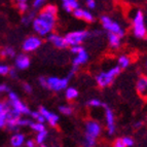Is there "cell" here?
I'll return each instance as SVG.
<instances>
[{"label":"cell","mask_w":147,"mask_h":147,"mask_svg":"<svg viewBox=\"0 0 147 147\" xmlns=\"http://www.w3.org/2000/svg\"><path fill=\"white\" fill-rule=\"evenodd\" d=\"M56 22L57 16L49 13V12L41 9L37 13L34 21L32 22V27H33V30L35 31L37 36H49L56 26Z\"/></svg>","instance_id":"cell-1"},{"label":"cell","mask_w":147,"mask_h":147,"mask_svg":"<svg viewBox=\"0 0 147 147\" xmlns=\"http://www.w3.org/2000/svg\"><path fill=\"white\" fill-rule=\"evenodd\" d=\"M102 132V127L97 120L88 119L84 125V147H94L97 142V138Z\"/></svg>","instance_id":"cell-2"},{"label":"cell","mask_w":147,"mask_h":147,"mask_svg":"<svg viewBox=\"0 0 147 147\" xmlns=\"http://www.w3.org/2000/svg\"><path fill=\"white\" fill-rule=\"evenodd\" d=\"M120 70L121 69L118 66H114L107 71L100 72L98 75L96 76V82L100 88H107L117 77L118 74L120 73Z\"/></svg>","instance_id":"cell-3"},{"label":"cell","mask_w":147,"mask_h":147,"mask_svg":"<svg viewBox=\"0 0 147 147\" xmlns=\"http://www.w3.org/2000/svg\"><path fill=\"white\" fill-rule=\"evenodd\" d=\"M9 104L10 109L17 111L18 113H20L21 115H30L31 110L29 109L26 104L19 98V96L16 92L9 91L7 93V100H6Z\"/></svg>","instance_id":"cell-4"},{"label":"cell","mask_w":147,"mask_h":147,"mask_svg":"<svg viewBox=\"0 0 147 147\" xmlns=\"http://www.w3.org/2000/svg\"><path fill=\"white\" fill-rule=\"evenodd\" d=\"M132 27H133V34L136 38H144L147 34V29L145 26V19L144 15L141 10H137L132 20Z\"/></svg>","instance_id":"cell-5"},{"label":"cell","mask_w":147,"mask_h":147,"mask_svg":"<svg viewBox=\"0 0 147 147\" xmlns=\"http://www.w3.org/2000/svg\"><path fill=\"white\" fill-rule=\"evenodd\" d=\"M91 36V32L88 30H77V31H72L67 33L65 37L67 47H79L86 39H88Z\"/></svg>","instance_id":"cell-6"},{"label":"cell","mask_w":147,"mask_h":147,"mask_svg":"<svg viewBox=\"0 0 147 147\" xmlns=\"http://www.w3.org/2000/svg\"><path fill=\"white\" fill-rule=\"evenodd\" d=\"M101 24L103 26V28L108 31V33H112V34H116L123 38L125 34V31L121 26L119 25V23L114 21L113 19H111L110 17L108 16H102L100 18Z\"/></svg>","instance_id":"cell-7"},{"label":"cell","mask_w":147,"mask_h":147,"mask_svg":"<svg viewBox=\"0 0 147 147\" xmlns=\"http://www.w3.org/2000/svg\"><path fill=\"white\" fill-rule=\"evenodd\" d=\"M69 79L67 77H58V76H51L47 77V88L53 92H61L68 88Z\"/></svg>","instance_id":"cell-8"},{"label":"cell","mask_w":147,"mask_h":147,"mask_svg":"<svg viewBox=\"0 0 147 147\" xmlns=\"http://www.w3.org/2000/svg\"><path fill=\"white\" fill-rule=\"evenodd\" d=\"M42 44V39L37 35H31L24 40L22 49L25 53H33L39 49Z\"/></svg>","instance_id":"cell-9"},{"label":"cell","mask_w":147,"mask_h":147,"mask_svg":"<svg viewBox=\"0 0 147 147\" xmlns=\"http://www.w3.org/2000/svg\"><path fill=\"white\" fill-rule=\"evenodd\" d=\"M105 108V121H106V127L109 135H113L116 131V123H115V116L114 113L108 106H104Z\"/></svg>","instance_id":"cell-10"},{"label":"cell","mask_w":147,"mask_h":147,"mask_svg":"<svg viewBox=\"0 0 147 147\" xmlns=\"http://www.w3.org/2000/svg\"><path fill=\"white\" fill-rule=\"evenodd\" d=\"M88 54L86 53V49L81 51L79 54L76 55V57L73 59V61H72V69H71L72 73L75 74L76 71L79 69V67L81 65L86 64L88 62Z\"/></svg>","instance_id":"cell-11"},{"label":"cell","mask_w":147,"mask_h":147,"mask_svg":"<svg viewBox=\"0 0 147 147\" xmlns=\"http://www.w3.org/2000/svg\"><path fill=\"white\" fill-rule=\"evenodd\" d=\"M42 116H43L44 120L49 123L51 127H56L59 123V115H57L56 113L52 112V111H49V109H47L45 107H40L39 110Z\"/></svg>","instance_id":"cell-12"},{"label":"cell","mask_w":147,"mask_h":147,"mask_svg":"<svg viewBox=\"0 0 147 147\" xmlns=\"http://www.w3.org/2000/svg\"><path fill=\"white\" fill-rule=\"evenodd\" d=\"M31 60L27 54H20L17 55L15 58V68L19 70H25L30 67Z\"/></svg>","instance_id":"cell-13"},{"label":"cell","mask_w":147,"mask_h":147,"mask_svg":"<svg viewBox=\"0 0 147 147\" xmlns=\"http://www.w3.org/2000/svg\"><path fill=\"white\" fill-rule=\"evenodd\" d=\"M10 107L6 100L0 101V129L5 127L7 123L8 113H9Z\"/></svg>","instance_id":"cell-14"},{"label":"cell","mask_w":147,"mask_h":147,"mask_svg":"<svg viewBox=\"0 0 147 147\" xmlns=\"http://www.w3.org/2000/svg\"><path fill=\"white\" fill-rule=\"evenodd\" d=\"M72 13H73V16L75 18L80 19V20H84V22H86V23H92V22H94V20H95L94 15L88 9H86V8L79 7V8H77V9L74 10Z\"/></svg>","instance_id":"cell-15"},{"label":"cell","mask_w":147,"mask_h":147,"mask_svg":"<svg viewBox=\"0 0 147 147\" xmlns=\"http://www.w3.org/2000/svg\"><path fill=\"white\" fill-rule=\"evenodd\" d=\"M47 40H49L54 47H56L57 49H65V47H67L65 37L57 34V33H51V34L47 36Z\"/></svg>","instance_id":"cell-16"},{"label":"cell","mask_w":147,"mask_h":147,"mask_svg":"<svg viewBox=\"0 0 147 147\" xmlns=\"http://www.w3.org/2000/svg\"><path fill=\"white\" fill-rule=\"evenodd\" d=\"M25 142H26L25 135L23 133H20V132L13 133L9 140V143L12 147H23Z\"/></svg>","instance_id":"cell-17"},{"label":"cell","mask_w":147,"mask_h":147,"mask_svg":"<svg viewBox=\"0 0 147 147\" xmlns=\"http://www.w3.org/2000/svg\"><path fill=\"white\" fill-rule=\"evenodd\" d=\"M62 7L67 12H73L75 9L80 7V4L77 0H63L62 1Z\"/></svg>","instance_id":"cell-18"},{"label":"cell","mask_w":147,"mask_h":147,"mask_svg":"<svg viewBox=\"0 0 147 147\" xmlns=\"http://www.w3.org/2000/svg\"><path fill=\"white\" fill-rule=\"evenodd\" d=\"M136 91L139 95L147 96V80L145 76L139 77L136 82Z\"/></svg>","instance_id":"cell-19"},{"label":"cell","mask_w":147,"mask_h":147,"mask_svg":"<svg viewBox=\"0 0 147 147\" xmlns=\"http://www.w3.org/2000/svg\"><path fill=\"white\" fill-rule=\"evenodd\" d=\"M108 43L110 45L112 49H118L121 45V38L118 35L112 34V33H108L107 34Z\"/></svg>","instance_id":"cell-20"},{"label":"cell","mask_w":147,"mask_h":147,"mask_svg":"<svg viewBox=\"0 0 147 147\" xmlns=\"http://www.w3.org/2000/svg\"><path fill=\"white\" fill-rule=\"evenodd\" d=\"M131 62H132V60L130 57L127 55H121L117 59V66L120 69H127L131 65Z\"/></svg>","instance_id":"cell-21"},{"label":"cell","mask_w":147,"mask_h":147,"mask_svg":"<svg viewBox=\"0 0 147 147\" xmlns=\"http://www.w3.org/2000/svg\"><path fill=\"white\" fill-rule=\"evenodd\" d=\"M0 55H1L3 58H6V59H12V58H16L17 52H16V49H13V47H5L0 51Z\"/></svg>","instance_id":"cell-22"},{"label":"cell","mask_w":147,"mask_h":147,"mask_svg":"<svg viewBox=\"0 0 147 147\" xmlns=\"http://www.w3.org/2000/svg\"><path fill=\"white\" fill-rule=\"evenodd\" d=\"M37 13L36 11L32 9H29V11H27L26 13H24L22 17V23L25 25H29V24H32V22L34 21V19L36 18Z\"/></svg>","instance_id":"cell-23"},{"label":"cell","mask_w":147,"mask_h":147,"mask_svg":"<svg viewBox=\"0 0 147 147\" xmlns=\"http://www.w3.org/2000/svg\"><path fill=\"white\" fill-rule=\"evenodd\" d=\"M65 96H66L67 100L69 101L75 100L78 97V91H77V88H73V86H69L65 90Z\"/></svg>","instance_id":"cell-24"},{"label":"cell","mask_w":147,"mask_h":147,"mask_svg":"<svg viewBox=\"0 0 147 147\" xmlns=\"http://www.w3.org/2000/svg\"><path fill=\"white\" fill-rule=\"evenodd\" d=\"M16 6H17L18 10L22 13H26L27 11H29V2L27 0H18L16 1Z\"/></svg>","instance_id":"cell-25"},{"label":"cell","mask_w":147,"mask_h":147,"mask_svg":"<svg viewBox=\"0 0 147 147\" xmlns=\"http://www.w3.org/2000/svg\"><path fill=\"white\" fill-rule=\"evenodd\" d=\"M47 135H49V133H47V130L43 131V132L37 133L36 137H35V140H34L36 145H38V146L43 145L44 142H45V140H47Z\"/></svg>","instance_id":"cell-26"},{"label":"cell","mask_w":147,"mask_h":147,"mask_svg":"<svg viewBox=\"0 0 147 147\" xmlns=\"http://www.w3.org/2000/svg\"><path fill=\"white\" fill-rule=\"evenodd\" d=\"M44 5H45V1H43V0H34V1H32L31 7L32 10L37 12L40 11L44 7Z\"/></svg>","instance_id":"cell-27"},{"label":"cell","mask_w":147,"mask_h":147,"mask_svg":"<svg viewBox=\"0 0 147 147\" xmlns=\"http://www.w3.org/2000/svg\"><path fill=\"white\" fill-rule=\"evenodd\" d=\"M30 127H31L32 130L34 131L36 133H40V132H43L45 131V125L44 123H37V121H33L32 120L31 125H30Z\"/></svg>","instance_id":"cell-28"},{"label":"cell","mask_w":147,"mask_h":147,"mask_svg":"<svg viewBox=\"0 0 147 147\" xmlns=\"http://www.w3.org/2000/svg\"><path fill=\"white\" fill-rule=\"evenodd\" d=\"M86 105L92 108H100V107H104L105 104H104L102 101L99 100V99H90V100L86 102Z\"/></svg>","instance_id":"cell-29"},{"label":"cell","mask_w":147,"mask_h":147,"mask_svg":"<svg viewBox=\"0 0 147 147\" xmlns=\"http://www.w3.org/2000/svg\"><path fill=\"white\" fill-rule=\"evenodd\" d=\"M59 111L63 115H71L72 113H73V109H72L71 106H69V105L59 106Z\"/></svg>","instance_id":"cell-30"},{"label":"cell","mask_w":147,"mask_h":147,"mask_svg":"<svg viewBox=\"0 0 147 147\" xmlns=\"http://www.w3.org/2000/svg\"><path fill=\"white\" fill-rule=\"evenodd\" d=\"M30 116H31V117L33 118L35 121H37V123H45V120H44L43 116L40 114L39 111H31V113H30Z\"/></svg>","instance_id":"cell-31"},{"label":"cell","mask_w":147,"mask_h":147,"mask_svg":"<svg viewBox=\"0 0 147 147\" xmlns=\"http://www.w3.org/2000/svg\"><path fill=\"white\" fill-rule=\"evenodd\" d=\"M32 120L29 119V118H26V117H21L18 121V125L19 127H30L31 125Z\"/></svg>","instance_id":"cell-32"},{"label":"cell","mask_w":147,"mask_h":147,"mask_svg":"<svg viewBox=\"0 0 147 147\" xmlns=\"http://www.w3.org/2000/svg\"><path fill=\"white\" fill-rule=\"evenodd\" d=\"M121 140H123V144H125V147H133V146H134V144H135V141H134V139H133L132 137H130V136L123 137V138H121Z\"/></svg>","instance_id":"cell-33"},{"label":"cell","mask_w":147,"mask_h":147,"mask_svg":"<svg viewBox=\"0 0 147 147\" xmlns=\"http://www.w3.org/2000/svg\"><path fill=\"white\" fill-rule=\"evenodd\" d=\"M10 67L6 64H0V75H8Z\"/></svg>","instance_id":"cell-34"},{"label":"cell","mask_w":147,"mask_h":147,"mask_svg":"<svg viewBox=\"0 0 147 147\" xmlns=\"http://www.w3.org/2000/svg\"><path fill=\"white\" fill-rule=\"evenodd\" d=\"M22 88H23V90H24L25 93H27V94H31L32 92H33V88H32L31 84H28V82H23Z\"/></svg>","instance_id":"cell-35"},{"label":"cell","mask_w":147,"mask_h":147,"mask_svg":"<svg viewBox=\"0 0 147 147\" xmlns=\"http://www.w3.org/2000/svg\"><path fill=\"white\" fill-rule=\"evenodd\" d=\"M8 75H9V77H10V78H12V79L18 78V71H17V69H16L15 67H10L9 72H8Z\"/></svg>","instance_id":"cell-36"},{"label":"cell","mask_w":147,"mask_h":147,"mask_svg":"<svg viewBox=\"0 0 147 147\" xmlns=\"http://www.w3.org/2000/svg\"><path fill=\"white\" fill-rule=\"evenodd\" d=\"M9 91L10 90H9V88H8V86H6L5 84H0V97H1L3 94H7Z\"/></svg>","instance_id":"cell-37"},{"label":"cell","mask_w":147,"mask_h":147,"mask_svg":"<svg viewBox=\"0 0 147 147\" xmlns=\"http://www.w3.org/2000/svg\"><path fill=\"white\" fill-rule=\"evenodd\" d=\"M86 5L88 9H94L96 7V5H97V2H96L95 0H86Z\"/></svg>","instance_id":"cell-38"},{"label":"cell","mask_w":147,"mask_h":147,"mask_svg":"<svg viewBox=\"0 0 147 147\" xmlns=\"http://www.w3.org/2000/svg\"><path fill=\"white\" fill-rule=\"evenodd\" d=\"M84 47H81V45H79V47H71L70 49V51H71V53L72 54H74V55H77V54H79V53L81 52V51H84Z\"/></svg>","instance_id":"cell-39"},{"label":"cell","mask_w":147,"mask_h":147,"mask_svg":"<svg viewBox=\"0 0 147 147\" xmlns=\"http://www.w3.org/2000/svg\"><path fill=\"white\" fill-rule=\"evenodd\" d=\"M113 147H125L123 142V140H121V138H118V139H116L115 141L113 142Z\"/></svg>","instance_id":"cell-40"},{"label":"cell","mask_w":147,"mask_h":147,"mask_svg":"<svg viewBox=\"0 0 147 147\" xmlns=\"http://www.w3.org/2000/svg\"><path fill=\"white\" fill-rule=\"evenodd\" d=\"M38 82H39V84L42 86V88H47V77L40 76L39 78H38Z\"/></svg>","instance_id":"cell-41"},{"label":"cell","mask_w":147,"mask_h":147,"mask_svg":"<svg viewBox=\"0 0 147 147\" xmlns=\"http://www.w3.org/2000/svg\"><path fill=\"white\" fill-rule=\"evenodd\" d=\"M26 147H36V143H35L34 140H32V139H29L26 141Z\"/></svg>","instance_id":"cell-42"},{"label":"cell","mask_w":147,"mask_h":147,"mask_svg":"<svg viewBox=\"0 0 147 147\" xmlns=\"http://www.w3.org/2000/svg\"><path fill=\"white\" fill-rule=\"evenodd\" d=\"M142 125H143V123L142 121H136L135 123H134V127H135V129H139L140 127H142Z\"/></svg>","instance_id":"cell-43"},{"label":"cell","mask_w":147,"mask_h":147,"mask_svg":"<svg viewBox=\"0 0 147 147\" xmlns=\"http://www.w3.org/2000/svg\"><path fill=\"white\" fill-rule=\"evenodd\" d=\"M144 66H145V69L147 70V58L145 59V62H144Z\"/></svg>","instance_id":"cell-44"},{"label":"cell","mask_w":147,"mask_h":147,"mask_svg":"<svg viewBox=\"0 0 147 147\" xmlns=\"http://www.w3.org/2000/svg\"><path fill=\"white\" fill-rule=\"evenodd\" d=\"M145 38H146V40H147V34H146V36H145Z\"/></svg>","instance_id":"cell-45"},{"label":"cell","mask_w":147,"mask_h":147,"mask_svg":"<svg viewBox=\"0 0 147 147\" xmlns=\"http://www.w3.org/2000/svg\"><path fill=\"white\" fill-rule=\"evenodd\" d=\"M42 146H43V147H47V146H45V145H44V144H43V145H42Z\"/></svg>","instance_id":"cell-46"},{"label":"cell","mask_w":147,"mask_h":147,"mask_svg":"<svg viewBox=\"0 0 147 147\" xmlns=\"http://www.w3.org/2000/svg\"><path fill=\"white\" fill-rule=\"evenodd\" d=\"M145 78H146V80H147V75H146V76H145Z\"/></svg>","instance_id":"cell-47"}]
</instances>
